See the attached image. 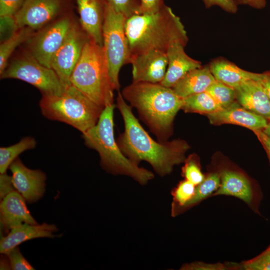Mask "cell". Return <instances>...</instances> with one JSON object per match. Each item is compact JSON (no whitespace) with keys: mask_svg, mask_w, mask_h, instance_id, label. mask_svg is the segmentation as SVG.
<instances>
[{"mask_svg":"<svg viewBox=\"0 0 270 270\" xmlns=\"http://www.w3.org/2000/svg\"><path fill=\"white\" fill-rule=\"evenodd\" d=\"M186 112L208 114L216 112L222 108L206 91L183 98L182 108Z\"/></svg>","mask_w":270,"mask_h":270,"instance_id":"cell-24","label":"cell"},{"mask_svg":"<svg viewBox=\"0 0 270 270\" xmlns=\"http://www.w3.org/2000/svg\"><path fill=\"white\" fill-rule=\"evenodd\" d=\"M82 29L89 38L102 46L106 0H74Z\"/></svg>","mask_w":270,"mask_h":270,"instance_id":"cell-16","label":"cell"},{"mask_svg":"<svg viewBox=\"0 0 270 270\" xmlns=\"http://www.w3.org/2000/svg\"><path fill=\"white\" fill-rule=\"evenodd\" d=\"M70 82L96 104L104 107L114 104V89L104 48L89 38L85 44Z\"/></svg>","mask_w":270,"mask_h":270,"instance_id":"cell-5","label":"cell"},{"mask_svg":"<svg viewBox=\"0 0 270 270\" xmlns=\"http://www.w3.org/2000/svg\"><path fill=\"white\" fill-rule=\"evenodd\" d=\"M6 254L13 270H31L34 268L28 262L21 253L18 246L8 251Z\"/></svg>","mask_w":270,"mask_h":270,"instance_id":"cell-33","label":"cell"},{"mask_svg":"<svg viewBox=\"0 0 270 270\" xmlns=\"http://www.w3.org/2000/svg\"><path fill=\"white\" fill-rule=\"evenodd\" d=\"M24 0H0V16H14Z\"/></svg>","mask_w":270,"mask_h":270,"instance_id":"cell-34","label":"cell"},{"mask_svg":"<svg viewBox=\"0 0 270 270\" xmlns=\"http://www.w3.org/2000/svg\"><path fill=\"white\" fill-rule=\"evenodd\" d=\"M12 173L15 190L28 203L42 198L46 190V174L40 170H31L16 158L8 168Z\"/></svg>","mask_w":270,"mask_h":270,"instance_id":"cell-12","label":"cell"},{"mask_svg":"<svg viewBox=\"0 0 270 270\" xmlns=\"http://www.w3.org/2000/svg\"><path fill=\"white\" fill-rule=\"evenodd\" d=\"M185 46L179 43L172 44L166 52L168 64L162 85L172 88L190 71L202 66L201 62L189 56L185 52Z\"/></svg>","mask_w":270,"mask_h":270,"instance_id":"cell-18","label":"cell"},{"mask_svg":"<svg viewBox=\"0 0 270 270\" xmlns=\"http://www.w3.org/2000/svg\"><path fill=\"white\" fill-rule=\"evenodd\" d=\"M209 66H200L186 74L172 88L182 98L204 92L215 81Z\"/></svg>","mask_w":270,"mask_h":270,"instance_id":"cell-22","label":"cell"},{"mask_svg":"<svg viewBox=\"0 0 270 270\" xmlns=\"http://www.w3.org/2000/svg\"><path fill=\"white\" fill-rule=\"evenodd\" d=\"M206 8L214 6H218L230 13H236L238 10L237 4L234 0H202Z\"/></svg>","mask_w":270,"mask_h":270,"instance_id":"cell-35","label":"cell"},{"mask_svg":"<svg viewBox=\"0 0 270 270\" xmlns=\"http://www.w3.org/2000/svg\"><path fill=\"white\" fill-rule=\"evenodd\" d=\"M220 176L218 172H212L205 177L204 180L196 186L194 195L182 208V213L198 204L200 202L212 195L220 188Z\"/></svg>","mask_w":270,"mask_h":270,"instance_id":"cell-27","label":"cell"},{"mask_svg":"<svg viewBox=\"0 0 270 270\" xmlns=\"http://www.w3.org/2000/svg\"><path fill=\"white\" fill-rule=\"evenodd\" d=\"M210 69L216 80L235 88L250 80H260L262 74L245 70L224 58L210 62Z\"/></svg>","mask_w":270,"mask_h":270,"instance_id":"cell-21","label":"cell"},{"mask_svg":"<svg viewBox=\"0 0 270 270\" xmlns=\"http://www.w3.org/2000/svg\"><path fill=\"white\" fill-rule=\"evenodd\" d=\"M39 105L46 118L70 125L82 134L96 124L105 108L72 84L60 95L42 96Z\"/></svg>","mask_w":270,"mask_h":270,"instance_id":"cell-6","label":"cell"},{"mask_svg":"<svg viewBox=\"0 0 270 270\" xmlns=\"http://www.w3.org/2000/svg\"><path fill=\"white\" fill-rule=\"evenodd\" d=\"M34 30L28 27L17 29L0 45V74L4 72L8 64L9 58L14 50L22 42L30 40L34 35Z\"/></svg>","mask_w":270,"mask_h":270,"instance_id":"cell-23","label":"cell"},{"mask_svg":"<svg viewBox=\"0 0 270 270\" xmlns=\"http://www.w3.org/2000/svg\"><path fill=\"white\" fill-rule=\"evenodd\" d=\"M126 18L106 2L102 28V47L114 90L120 87L121 68L130 63L131 54L125 30Z\"/></svg>","mask_w":270,"mask_h":270,"instance_id":"cell-7","label":"cell"},{"mask_svg":"<svg viewBox=\"0 0 270 270\" xmlns=\"http://www.w3.org/2000/svg\"><path fill=\"white\" fill-rule=\"evenodd\" d=\"M254 132L266 150L270 163V138L267 136L262 130H258Z\"/></svg>","mask_w":270,"mask_h":270,"instance_id":"cell-38","label":"cell"},{"mask_svg":"<svg viewBox=\"0 0 270 270\" xmlns=\"http://www.w3.org/2000/svg\"><path fill=\"white\" fill-rule=\"evenodd\" d=\"M16 190L14 186L12 176L6 172L0 175V198H3L7 194Z\"/></svg>","mask_w":270,"mask_h":270,"instance_id":"cell-37","label":"cell"},{"mask_svg":"<svg viewBox=\"0 0 270 270\" xmlns=\"http://www.w3.org/2000/svg\"><path fill=\"white\" fill-rule=\"evenodd\" d=\"M262 130L267 136L270 138V120H268L266 126Z\"/></svg>","mask_w":270,"mask_h":270,"instance_id":"cell-42","label":"cell"},{"mask_svg":"<svg viewBox=\"0 0 270 270\" xmlns=\"http://www.w3.org/2000/svg\"><path fill=\"white\" fill-rule=\"evenodd\" d=\"M236 100L249 111L270 120V100L260 80H250L234 88Z\"/></svg>","mask_w":270,"mask_h":270,"instance_id":"cell-17","label":"cell"},{"mask_svg":"<svg viewBox=\"0 0 270 270\" xmlns=\"http://www.w3.org/2000/svg\"><path fill=\"white\" fill-rule=\"evenodd\" d=\"M36 141L33 138L26 136L18 143L7 147L0 148V173L6 172L10 164L24 152L34 148Z\"/></svg>","mask_w":270,"mask_h":270,"instance_id":"cell-25","label":"cell"},{"mask_svg":"<svg viewBox=\"0 0 270 270\" xmlns=\"http://www.w3.org/2000/svg\"><path fill=\"white\" fill-rule=\"evenodd\" d=\"M139 14H148L156 12L164 5V0H140Z\"/></svg>","mask_w":270,"mask_h":270,"instance_id":"cell-36","label":"cell"},{"mask_svg":"<svg viewBox=\"0 0 270 270\" xmlns=\"http://www.w3.org/2000/svg\"><path fill=\"white\" fill-rule=\"evenodd\" d=\"M185 164L182 168V174L186 180L196 186L200 184L205 176L202 173L200 165L194 156H190L184 160Z\"/></svg>","mask_w":270,"mask_h":270,"instance_id":"cell-29","label":"cell"},{"mask_svg":"<svg viewBox=\"0 0 270 270\" xmlns=\"http://www.w3.org/2000/svg\"><path fill=\"white\" fill-rule=\"evenodd\" d=\"M236 4H244L243 0H234Z\"/></svg>","mask_w":270,"mask_h":270,"instance_id":"cell-43","label":"cell"},{"mask_svg":"<svg viewBox=\"0 0 270 270\" xmlns=\"http://www.w3.org/2000/svg\"><path fill=\"white\" fill-rule=\"evenodd\" d=\"M196 186L190 181L184 180L172 191V202L171 206V216H176L182 213V208L194 195Z\"/></svg>","mask_w":270,"mask_h":270,"instance_id":"cell-26","label":"cell"},{"mask_svg":"<svg viewBox=\"0 0 270 270\" xmlns=\"http://www.w3.org/2000/svg\"><path fill=\"white\" fill-rule=\"evenodd\" d=\"M125 30L131 57L151 50L166 52L172 44L186 46L188 42L180 18L166 4L156 12L128 18Z\"/></svg>","mask_w":270,"mask_h":270,"instance_id":"cell-2","label":"cell"},{"mask_svg":"<svg viewBox=\"0 0 270 270\" xmlns=\"http://www.w3.org/2000/svg\"><path fill=\"white\" fill-rule=\"evenodd\" d=\"M212 124H234L246 128L253 132L262 130L268 120L248 110L236 100L226 108L207 114Z\"/></svg>","mask_w":270,"mask_h":270,"instance_id":"cell-15","label":"cell"},{"mask_svg":"<svg viewBox=\"0 0 270 270\" xmlns=\"http://www.w3.org/2000/svg\"><path fill=\"white\" fill-rule=\"evenodd\" d=\"M70 0H24L14 15L17 29L28 27L35 30L66 12Z\"/></svg>","mask_w":270,"mask_h":270,"instance_id":"cell-10","label":"cell"},{"mask_svg":"<svg viewBox=\"0 0 270 270\" xmlns=\"http://www.w3.org/2000/svg\"><path fill=\"white\" fill-rule=\"evenodd\" d=\"M244 4L257 9L264 8L266 4V0H243Z\"/></svg>","mask_w":270,"mask_h":270,"instance_id":"cell-40","label":"cell"},{"mask_svg":"<svg viewBox=\"0 0 270 270\" xmlns=\"http://www.w3.org/2000/svg\"><path fill=\"white\" fill-rule=\"evenodd\" d=\"M262 74L260 82L270 100V70Z\"/></svg>","mask_w":270,"mask_h":270,"instance_id":"cell-39","label":"cell"},{"mask_svg":"<svg viewBox=\"0 0 270 270\" xmlns=\"http://www.w3.org/2000/svg\"><path fill=\"white\" fill-rule=\"evenodd\" d=\"M89 38L84 31L74 22L63 44L52 58L51 68L66 88L71 84L70 76Z\"/></svg>","mask_w":270,"mask_h":270,"instance_id":"cell-11","label":"cell"},{"mask_svg":"<svg viewBox=\"0 0 270 270\" xmlns=\"http://www.w3.org/2000/svg\"><path fill=\"white\" fill-rule=\"evenodd\" d=\"M0 78L26 82L38 88L42 96L60 95L66 88L52 68L41 64L30 54H24L8 64Z\"/></svg>","mask_w":270,"mask_h":270,"instance_id":"cell-8","label":"cell"},{"mask_svg":"<svg viewBox=\"0 0 270 270\" xmlns=\"http://www.w3.org/2000/svg\"><path fill=\"white\" fill-rule=\"evenodd\" d=\"M220 185L212 195H226L238 198L252 206L254 192L250 182L242 174L233 170H223L220 173Z\"/></svg>","mask_w":270,"mask_h":270,"instance_id":"cell-20","label":"cell"},{"mask_svg":"<svg viewBox=\"0 0 270 270\" xmlns=\"http://www.w3.org/2000/svg\"><path fill=\"white\" fill-rule=\"evenodd\" d=\"M106 1L126 18L140 13V0H106Z\"/></svg>","mask_w":270,"mask_h":270,"instance_id":"cell-31","label":"cell"},{"mask_svg":"<svg viewBox=\"0 0 270 270\" xmlns=\"http://www.w3.org/2000/svg\"><path fill=\"white\" fill-rule=\"evenodd\" d=\"M74 22L66 14L32 36L30 54L42 65L51 68L55 54L64 41Z\"/></svg>","mask_w":270,"mask_h":270,"instance_id":"cell-9","label":"cell"},{"mask_svg":"<svg viewBox=\"0 0 270 270\" xmlns=\"http://www.w3.org/2000/svg\"><path fill=\"white\" fill-rule=\"evenodd\" d=\"M115 105L105 106L96 124L82 133L88 147L96 150L102 167L114 175L128 176L142 185L154 178V174L128 158L120 149L114 137V110Z\"/></svg>","mask_w":270,"mask_h":270,"instance_id":"cell-4","label":"cell"},{"mask_svg":"<svg viewBox=\"0 0 270 270\" xmlns=\"http://www.w3.org/2000/svg\"><path fill=\"white\" fill-rule=\"evenodd\" d=\"M240 269V264L230 263L224 264L222 263L206 264L200 262H195L182 265V270H225L229 269Z\"/></svg>","mask_w":270,"mask_h":270,"instance_id":"cell-32","label":"cell"},{"mask_svg":"<svg viewBox=\"0 0 270 270\" xmlns=\"http://www.w3.org/2000/svg\"><path fill=\"white\" fill-rule=\"evenodd\" d=\"M206 92L222 108L228 107L236 101L234 88L216 80L208 88Z\"/></svg>","mask_w":270,"mask_h":270,"instance_id":"cell-28","label":"cell"},{"mask_svg":"<svg viewBox=\"0 0 270 270\" xmlns=\"http://www.w3.org/2000/svg\"><path fill=\"white\" fill-rule=\"evenodd\" d=\"M0 200V228L5 234L24 224H38L28 209L26 200L16 190Z\"/></svg>","mask_w":270,"mask_h":270,"instance_id":"cell-14","label":"cell"},{"mask_svg":"<svg viewBox=\"0 0 270 270\" xmlns=\"http://www.w3.org/2000/svg\"><path fill=\"white\" fill-rule=\"evenodd\" d=\"M244 270H270V246L256 257L240 264Z\"/></svg>","mask_w":270,"mask_h":270,"instance_id":"cell-30","label":"cell"},{"mask_svg":"<svg viewBox=\"0 0 270 270\" xmlns=\"http://www.w3.org/2000/svg\"><path fill=\"white\" fill-rule=\"evenodd\" d=\"M116 106L124 124V131L116 142L130 160L137 164L141 161L148 162L161 176L170 174L175 166L184 162L185 153L189 148L186 142L155 141L142 127L120 92L116 98Z\"/></svg>","mask_w":270,"mask_h":270,"instance_id":"cell-1","label":"cell"},{"mask_svg":"<svg viewBox=\"0 0 270 270\" xmlns=\"http://www.w3.org/2000/svg\"><path fill=\"white\" fill-rule=\"evenodd\" d=\"M0 270H11L8 258L6 254H2L0 262Z\"/></svg>","mask_w":270,"mask_h":270,"instance_id":"cell-41","label":"cell"},{"mask_svg":"<svg viewBox=\"0 0 270 270\" xmlns=\"http://www.w3.org/2000/svg\"><path fill=\"white\" fill-rule=\"evenodd\" d=\"M133 82L160 83L167 70L166 52L151 50L131 57Z\"/></svg>","mask_w":270,"mask_h":270,"instance_id":"cell-13","label":"cell"},{"mask_svg":"<svg viewBox=\"0 0 270 270\" xmlns=\"http://www.w3.org/2000/svg\"><path fill=\"white\" fill-rule=\"evenodd\" d=\"M160 142H166L183 98L160 83L133 82L122 93Z\"/></svg>","mask_w":270,"mask_h":270,"instance_id":"cell-3","label":"cell"},{"mask_svg":"<svg viewBox=\"0 0 270 270\" xmlns=\"http://www.w3.org/2000/svg\"><path fill=\"white\" fill-rule=\"evenodd\" d=\"M55 224H24L11 229L5 236H1L0 252L6 254L20 244L36 238H54L58 231Z\"/></svg>","mask_w":270,"mask_h":270,"instance_id":"cell-19","label":"cell"}]
</instances>
